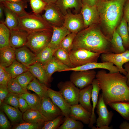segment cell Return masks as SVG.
<instances>
[{
	"mask_svg": "<svg viewBox=\"0 0 129 129\" xmlns=\"http://www.w3.org/2000/svg\"><path fill=\"white\" fill-rule=\"evenodd\" d=\"M96 78L106 105L114 102H129V87L125 75L119 72L108 73L102 69L97 73Z\"/></svg>",
	"mask_w": 129,
	"mask_h": 129,
	"instance_id": "obj_1",
	"label": "cell"
},
{
	"mask_svg": "<svg viewBox=\"0 0 129 129\" xmlns=\"http://www.w3.org/2000/svg\"><path fill=\"white\" fill-rule=\"evenodd\" d=\"M80 49L101 54L113 53L111 40L103 33L99 24L91 25L77 34L72 50Z\"/></svg>",
	"mask_w": 129,
	"mask_h": 129,
	"instance_id": "obj_2",
	"label": "cell"
},
{
	"mask_svg": "<svg viewBox=\"0 0 129 129\" xmlns=\"http://www.w3.org/2000/svg\"><path fill=\"white\" fill-rule=\"evenodd\" d=\"M126 0H99L96 6L101 31L111 40L113 32L123 17V8Z\"/></svg>",
	"mask_w": 129,
	"mask_h": 129,
	"instance_id": "obj_3",
	"label": "cell"
},
{
	"mask_svg": "<svg viewBox=\"0 0 129 129\" xmlns=\"http://www.w3.org/2000/svg\"><path fill=\"white\" fill-rule=\"evenodd\" d=\"M20 29L28 34L46 30H52V26L39 14L28 13L19 17Z\"/></svg>",
	"mask_w": 129,
	"mask_h": 129,
	"instance_id": "obj_4",
	"label": "cell"
},
{
	"mask_svg": "<svg viewBox=\"0 0 129 129\" xmlns=\"http://www.w3.org/2000/svg\"><path fill=\"white\" fill-rule=\"evenodd\" d=\"M53 30H46L28 34L26 46L36 54L48 46Z\"/></svg>",
	"mask_w": 129,
	"mask_h": 129,
	"instance_id": "obj_5",
	"label": "cell"
},
{
	"mask_svg": "<svg viewBox=\"0 0 129 129\" xmlns=\"http://www.w3.org/2000/svg\"><path fill=\"white\" fill-rule=\"evenodd\" d=\"M101 54L100 53L93 52L84 49L72 50L69 53L74 67L90 63L97 62Z\"/></svg>",
	"mask_w": 129,
	"mask_h": 129,
	"instance_id": "obj_6",
	"label": "cell"
},
{
	"mask_svg": "<svg viewBox=\"0 0 129 129\" xmlns=\"http://www.w3.org/2000/svg\"><path fill=\"white\" fill-rule=\"evenodd\" d=\"M57 87L66 101L71 105L78 104L80 89L70 81H61Z\"/></svg>",
	"mask_w": 129,
	"mask_h": 129,
	"instance_id": "obj_7",
	"label": "cell"
},
{
	"mask_svg": "<svg viewBox=\"0 0 129 129\" xmlns=\"http://www.w3.org/2000/svg\"><path fill=\"white\" fill-rule=\"evenodd\" d=\"M42 15L43 18L52 26L60 27L63 26L64 15L55 3H47Z\"/></svg>",
	"mask_w": 129,
	"mask_h": 129,
	"instance_id": "obj_8",
	"label": "cell"
},
{
	"mask_svg": "<svg viewBox=\"0 0 129 129\" xmlns=\"http://www.w3.org/2000/svg\"><path fill=\"white\" fill-rule=\"evenodd\" d=\"M93 70L73 71L70 76V81L80 89L91 85L97 74Z\"/></svg>",
	"mask_w": 129,
	"mask_h": 129,
	"instance_id": "obj_9",
	"label": "cell"
},
{
	"mask_svg": "<svg viewBox=\"0 0 129 129\" xmlns=\"http://www.w3.org/2000/svg\"><path fill=\"white\" fill-rule=\"evenodd\" d=\"M100 57L102 62L113 63L118 68L120 73L126 75V72L123 66L125 64L129 62V49L120 54L102 53Z\"/></svg>",
	"mask_w": 129,
	"mask_h": 129,
	"instance_id": "obj_10",
	"label": "cell"
},
{
	"mask_svg": "<svg viewBox=\"0 0 129 129\" xmlns=\"http://www.w3.org/2000/svg\"><path fill=\"white\" fill-rule=\"evenodd\" d=\"M63 26L70 33H77L84 29V22L81 13H67L64 15Z\"/></svg>",
	"mask_w": 129,
	"mask_h": 129,
	"instance_id": "obj_11",
	"label": "cell"
},
{
	"mask_svg": "<svg viewBox=\"0 0 129 129\" xmlns=\"http://www.w3.org/2000/svg\"><path fill=\"white\" fill-rule=\"evenodd\" d=\"M106 105L102 93L100 94L96 107V112L98 115L96 122L97 128L103 125L109 126L112 121L113 113L112 111L108 110Z\"/></svg>",
	"mask_w": 129,
	"mask_h": 129,
	"instance_id": "obj_12",
	"label": "cell"
},
{
	"mask_svg": "<svg viewBox=\"0 0 129 129\" xmlns=\"http://www.w3.org/2000/svg\"><path fill=\"white\" fill-rule=\"evenodd\" d=\"M39 111L49 120H53L63 115L60 109L54 103L49 97L42 99Z\"/></svg>",
	"mask_w": 129,
	"mask_h": 129,
	"instance_id": "obj_13",
	"label": "cell"
},
{
	"mask_svg": "<svg viewBox=\"0 0 129 129\" xmlns=\"http://www.w3.org/2000/svg\"><path fill=\"white\" fill-rule=\"evenodd\" d=\"M84 21L85 29L94 24H99V15L96 6L83 5L81 10Z\"/></svg>",
	"mask_w": 129,
	"mask_h": 129,
	"instance_id": "obj_14",
	"label": "cell"
},
{
	"mask_svg": "<svg viewBox=\"0 0 129 129\" xmlns=\"http://www.w3.org/2000/svg\"><path fill=\"white\" fill-rule=\"evenodd\" d=\"M101 69L107 70L109 73H113L119 72L118 68L112 63L110 62H94L88 63L82 66L69 68L65 70L64 71H82Z\"/></svg>",
	"mask_w": 129,
	"mask_h": 129,
	"instance_id": "obj_15",
	"label": "cell"
},
{
	"mask_svg": "<svg viewBox=\"0 0 129 129\" xmlns=\"http://www.w3.org/2000/svg\"><path fill=\"white\" fill-rule=\"evenodd\" d=\"M48 91L49 97L60 109L63 115L65 117H69L71 105L66 101L60 92L49 88Z\"/></svg>",
	"mask_w": 129,
	"mask_h": 129,
	"instance_id": "obj_16",
	"label": "cell"
},
{
	"mask_svg": "<svg viewBox=\"0 0 129 129\" xmlns=\"http://www.w3.org/2000/svg\"><path fill=\"white\" fill-rule=\"evenodd\" d=\"M91 114L80 104H77L71 106L69 117L85 124H89Z\"/></svg>",
	"mask_w": 129,
	"mask_h": 129,
	"instance_id": "obj_17",
	"label": "cell"
},
{
	"mask_svg": "<svg viewBox=\"0 0 129 129\" xmlns=\"http://www.w3.org/2000/svg\"><path fill=\"white\" fill-rule=\"evenodd\" d=\"M28 35L20 29L11 31L9 46L16 49L26 46Z\"/></svg>",
	"mask_w": 129,
	"mask_h": 129,
	"instance_id": "obj_18",
	"label": "cell"
},
{
	"mask_svg": "<svg viewBox=\"0 0 129 129\" xmlns=\"http://www.w3.org/2000/svg\"><path fill=\"white\" fill-rule=\"evenodd\" d=\"M52 27L53 33L48 46L56 50L60 47V43L64 38L70 32L63 26L60 27L52 26Z\"/></svg>",
	"mask_w": 129,
	"mask_h": 129,
	"instance_id": "obj_19",
	"label": "cell"
},
{
	"mask_svg": "<svg viewBox=\"0 0 129 129\" xmlns=\"http://www.w3.org/2000/svg\"><path fill=\"white\" fill-rule=\"evenodd\" d=\"M26 46L16 49V60L27 67L33 63L36 54Z\"/></svg>",
	"mask_w": 129,
	"mask_h": 129,
	"instance_id": "obj_20",
	"label": "cell"
},
{
	"mask_svg": "<svg viewBox=\"0 0 129 129\" xmlns=\"http://www.w3.org/2000/svg\"><path fill=\"white\" fill-rule=\"evenodd\" d=\"M28 71L40 82L46 85L50 79L46 72L44 65L38 62L35 63L27 67Z\"/></svg>",
	"mask_w": 129,
	"mask_h": 129,
	"instance_id": "obj_21",
	"label": "cell"
},
{
	"mask_svg": "<svg viewBox=\"0 0 129 129\" xmlns=\"http://www.w3.org/2000/svg\"><path fill=\"white\" fill-rule=\"evenodd\" d=\"M92 88V86L91 84L80 89L79 97L80 104L91 113L92 107L91 104L90 100Z\"/></svg>",
	"mask_w": 129,
	"mask_h": 129,
	"instance_id": "obj_22",
	"label": "cell"
},
{
	"mask_svg": "<svg viewBox=\"0 0 129 129\" xmlns=\"http://www.w3.org/2000/svg\"><path fill=\"white\" fill-rule=\"evenodd\" d=\"M15 49L10 46L0 49V66L6 68L16 59Z\"/></svg>",
	"mask_w": 129,
	"mask_h": 129,
	"instance_id": "obj_23",
	"label": "cell"
},
{
	"mask_svg": "<svg viewBox=\"0 0 129 129\" xmlns=\"http://www.w3.org/2000/svg\"><path fill=\"white\" fill-rule=\"evenodd\" d=\"M55 4L64 15L69 8H74L76 13L80 11L83 4L81 0H58Z\"/></svg>",
	"mask_w": 129,
	"mask_h": 129,
	"instance_id": "obj_24",
	"label": "cell"
},
{
	"mask_svg": "<svg viewBox=\"0 0 129 129\" xmlns=\"http://www.w3.org/2000/svg\"><path fill=\"white\" fill-rule=\"evenodd\" d=\"M47 75L50 79L54 72L64 71L66 69L70 68L57 59L54 56L49 61L44 65Z\"/></svg>",
	"mask_w": 129,
	"mask_h": 129,
	"instance_id": "obj_25",
	"label": "cell"
},
{
	"mask_svg": "<svg viewBox=\"0 0 129 129\" xmlns=\"http://www.w3.org/2000/svg\"><path fill=\"white\" fill-rule=\"evenodd\" d=\"M5 19L4 23L11 31L20 29L19 17L14 13L4 6Z\"/></svg>",
	"mask_w": 129,
	"mask_h": 129,
	"instance_id": "obj_26",
	"label": "cell"
},
{
	"mask_svg": "<svg viewBox=\"0 0 129 129\" xmlns=\"http://www.w3.org/2000/svg\"><path fill=\"white\" fill-rule=\"evenodd\" d=\"M27 88V90L35 92L41 99L49 97L48 88L46 84L40 82L35 77L28 85Z\"/></svg>",
	"mask_w": 129,
	"mask_h": 129,
	"instance_id": "obj_27",
	"label": "cell"
},
{
	"mask_svg": "<svg viewBox=\"0 0 129 129\" xmlns=\"http://www.w3.org/2000/svg\"><path fill=\"white\" fill-rule=\"evenodd\" d=\"M92 86L91 98L92 102V110L90 122L89 127L91 128L93 124L96 122V117L94 113V110L98 102V97L101 89L99 86L97 80L95 78L91 84Z\"/></svg>",
	"mask_w": 129,
	"mask_h": 129,
	"instance_id": "obj_28",
	"label": "cell"
},
{
	"mask_svg": "<svg viewBox=\"0 0 129 129\" xmlns=\"http://www.w3.org/2000/svg\"><path fill=\"white\" fill-rule=\"evenodd\" d=\"M23 120L33 123H44L49 120L38 110L31 109L23 113Z\"/></svg>",
	"mask_w": 129,
	"mask_h": 129,
	"instance_id": "obj_29",
	"label": "cell"
},
{
	"mask_svg": "<svg viewBox=\"0 0 129 129\" xmlns=\"http://www.w3.org/2000/svg\"><path fill=\"white\" fill-rule=\"evenodd\" d=\"M1 105L2 110L12 123H16L22 121L23 113L19 109L3 102Z\"/></svg>",
	"mask_w": 129,
	"mask_h": 129,
	"instance_id": "obj_30",
	"label": "cell"
},
{
	"mask_svg": "<svg viewBox=\"0 0 129 129\" xmlns=\"http://www.w3.org/2000/svg\"><path fill=\"white\" fill-rule=\"evenodd\" d=\"M3 4L5 6L15 14L19 17L24 16L28 13L25 10L27 7L26 1L22 0L15 2L7 1Z\"/></svg>",
	"mask_w": 129,
	"mask_h": 129,
	"instance_id": "obj_31",
	"label": "cell"
},
{
	"mask_svg": "<svg viewBox=\"0 0 129 129\" xmlns=\"http://www.w3.org/2000/svg\"><path fill=\"white\" fill-rule=\"evenodd\" d=\"M115 30L121 38L124 46L126 50L129 49V34L128 23L123 17Z\"/></svg>",
	"mask_w": 129,
	"mask_h": 129,
	"instance_id": "obj_32",
	"label": "cell"
},
{
	"mask_svg": "<svg viewBox=\"0 0 129 129\" xmlns=\"http://www.w3.org/2000/svg\"><path fill=\"white\" fill-rule=\"evenodd\" d=\"M56 50L47 46L36 54L33 63L38 62L44 65L53 58Z\"/></svg>",
	"mask_w": 129,
	"mask_h": 129,
	"instance_id": "obj_33",
	"label": "cell"
},
{
	"mask_svg": "<svg viewBox=\"0 0 129 129\" xmlns=\"http://www.w3.org/2000/svg\"><path fill=\"white\" fill-rule=\"evenodd\" d=\"M108 105L117 112L124 119L129 120V102H114Z\"/></svg>",
	"mask_w": 129,
	"mask_h": 129,
	"instance_id": "obj_34",
	"label": "cell"
},
{
	"mask_svg": "<svg viewBox=\"0 0 129 129\" xmlns=\"http://www.w3.org/2000/svg\"><path fill=\"white\" fill-rule=\"evenodd\" d=\"M19 95L25 100L31 109L39 111L42 99L38 95L27 92Z\"/></svg>",
	"mask_w": 129,
	"mask_h": 129,
	"instance_id": "obj_35",
	"label": "cell"
},
{
	"mask_svg": "<svg viewBox=\"0 0 129 129\" xmlns=\"http://www.w3.org/2000/svg\"><path fill=\"white\" fill-rule=\"evenodd\" d=\"M5 69L11 75L12 78H15L18 75L28 70L27 67L16 59L10 65L5 68Z\"/></svg>",
	"mask_w": 129,
	"mask_h": 129,
	"instance_id": "obj_36",
	"label": "cell"
},
{
	"mask_svg": "<svg viewBox=\"0 0 129 129\" xmlns=\"http://www.w3.org/2000/svg\"><path fill=\"white\" fill-rule=\"evenodd\" d=\"M111 43L113 53L120 54L126 51L123 45L122 40L116 30L113 33L111 40Z\"/></svg>",
	"mask_w": 129,
	"mask_h": 129,
	"instance_id": "obj_37",
	"label": "cell"
},
{
	"mask_svg": "<svg viewBox=\"0 0 129 129\" xmlns=\"http://www.w3.org/2000/svg\"><path fill=\"white\" fill-rule=\"evenodd\" d=\"M11 31L4 22L0 23V49L9 46Z\"/></svg>",
	"mask_w": 129,
	"mask_h": 129,
	"instance_id": "obj_38",
	"label": "cell"
},
{
	"mask_svg": "<svg viewBox=\"0 0 129 129\" xmlns=\"http://www.w3.org/2000/svg\"><path fill=\"white\" fill-rule=\"evenodd\" d=\"M54 56L70 68L74 67L71 62L69 54L63 48H59L56 49L54 53Z\"/></svg>",
	"mask_w": 129,
	"mask_h": 129,
	"instance_id": "obj_39",
	"label": "cell"
},
{
	"mask_svg": "<svg viewBox=\"0 0 129 129\" xmlns=\"http://www.w3.org/2000/svg\"><path fill=\"white\" fill-rule=\"evenodd\" d=\"M82 123L68 117H64L63 123L58 129H82L84 127Z\"/></svg>",
	"mask_w": 129,
	"mask_h": 129,
	"instance_id": "obj_40",
	"label": "cell"
},
{
	"mask_svg": "<svg viewBox=\"0 0 129 129\" xmlns=\"http://www.w3.org/2000/svg\"><path fill=\"white\" fill-rule=\"evenodd\" d=\"M35 77L28 70L18 75L15 78L22 87L24 89L27 90V86Z\"/></svg>",
	"mask_w": 129,
	"mask_h": 129,
	"instance_id": "obj_41",
	"label": "cell"
},
{
	"mask_svg": "<svg viewBox=\"0 0 129 129\" xmlns=\"http://www.w3.org/2000/svg\"><path fill=\"white\" fill-rule=\"evenodd\" d=\"M7 86L10 92L19 95L28 92L22 87L15 78H12L8 83Z\"/></svg>",
	"mask_w": 129,
	"mask_h": 129,
	"instance_id": "obj_42",
	"label": "cell"
},
{
	"mask_svg": "<svg viewBox=\"0 0 129 129\" xmlns=\"http://www.w3.org/2000/svg\"><path fill=\"white\" fill-rule=\"evenodd\" d=\"M77 33H70L67 35L62 41L60 47L69 54L72 50L73 43Z\"/></svg>",
	"mask_w": 129,
	"mask_h": 129,
	"instance_id": "obj_43",
	"label": "cell"
},
{
	"mask_svg": "<svg viewBox=\"0 0 129 129\" xmlns=\"http://www.w3.org/2000/svg\"><path fill=\"white\" fill-rule=\"evenodd\" d=\"M64 117L61 115L53 120L45 121L42 129H58L64 122Z\"/></svg>",
	"mask_w": 129,
	"mask_h": 129,
	"instance_id": "obj_44",
	"label": "cell"
},
{
	"mask_svg": "<svg viewBox=\"0 0 129 129\" xmlns=\"http://www.w3.org/2000/svg\"><path fill=\"white\" fill-rule=\"evenodd\" d=\"M45 122L36 123L24 121L16 124L13 126L12 129H42Z\"/></svg>",
	"mask_w": 129,
	"mask_h": 129,
	"instance_id": "obj_45",
	"label": "cell"
},
{
	"mask_svg": "<svg viewBox=\"0 0 129 129\" xmlns=\"http://www.w3.org/2000/svg\"><path fill=\"white\" fill-rule=\"evenodd\" d=\"M30 5L34 13L39 14L43 10L47 3L43 0H30Z\"/></svg>",
	"mask_w": 129,
	"mask_h": 129,
	"instance_id": "obj_46",
	"label": "cell"
},
{
	"mask_svg": "<svg viewBox=\"0 0 129 129\" xmlns=\"http://www.w3.org/2000/svg\"><path fill=\"white\" fill-rule=\"evenodd\" d=\"M19 96L18 94L10 92L3 102L19 109Z\"/></svg>",
	"mask_w": 129,
	"mask_h": 129,
	"instance_id": "obj_47",
	"label": "cell"
},
{
	"mask_svg": "<svg viewBox=\"0 0 129 129\" xmlns=\"http://www.w3.org/2000/svg\"><path fill=\"white\" fill-rule=\"evenodd\" d=\"M12 78L11 75L6 71L5 68L0 66V85L7 86Z\"/></svg>",
	"mask_w": 129,
	"mask_h": 129,
	"instance_id": "obj_48",
	"label": "cell"
},
{
	"mask_svg": "<svg viewBox=\"0 0 129 129\" xmlns=\"http://www.w3.org/2000/svg\"><path fill=\"white\" fill-rule=\"evenodd\" d=\"M11 124L4 112H0V129H7L11 127Z\"/></svg>",
	"mask_w": 129,
	"mask_h": 129,
	"instance_id": "obj_49",
	"label": "cell"
},
{
	"mask_svg": "<svg viewBox=\"0 0 129 129\" xmlns=\"http://www.w3.org/2000/svg\"><path fill=\"white\" fill-rule=\"evenodd\" d=\"M18 107L22 113L27 110L31 109L25 100L20 97L19 95Z\"/></svg>",
	"mask_w": 129,
	"mask_h": 129,
	"instance_id": "obj_50",
	"label": "cell"
},
{
	"mask_svg": "<svg viewBox=\"0 0 129 129\" xmlns=\"http://www.w3.org/2000/svg\"><path fill=\"white\" fill-rule=\"evenodd\" d=\"M123 18L129 23V0H126L124 5L123 10Z\"/></svg>",
	"mask_w": 129,
	"mask_h": 129,
	"instance_id": "obj_51",
	"label": "cell"
},
{
	"mask_svg": "<svg viewBox=\"0 0 129 129\" xmlns=\"http://www.w3.org/2000/svg\"><path fill=\"white\" fill-rule=\"evenodd\" d=\"M10 93L7 86L0 85V100L3 102Z\"/></svg>",
	"mask_w": 129,
	"mask_h": 129,
	"instance_id": "obj_52",
	"label": "cell"
},
{
	"mask_svg": "<svg viewBox=\"0 0 129 129\" xmlns=\"http://www.w3.org/2000/svg\"><path fill=\"white\" fill-rule=\"evenodd\" d=\"M99 0H81L83 5L96 6Z\"/></svg>",
	"mask_w": 129,
	"mask_h": 129,
	"instance_id": "obj_53",
	"label": "cell"
},
{
	"mask_svg": "<svg viewBox=\"0 0 129 129\" xmlns=\"http://www.w3.org/2000/svg\"><path fill=\"white\" fill-rule=\"evenodd\" d=\"M123 66L126 72V74L125 76L127 79V84L129 87V62L125 64Z\"/></svg>",
	"mask_w": 129,
	"mask_h": 129,
	"instance_id": "obj_54",
	"label": "cell"
},
{
	"mask_svg": "<svg viewBox=\"0 0 129 129\" xmlns=\"http://www.w3.org/2000/svg\"><path fill=\"white\" fill-rule=\"evenodd\" d=\"M4 6L3 4L0 3V22H4Z\"/></svg>",
	"mask_w": 129,
	"mask_h": 129,
	"instance_id": "obj_55",
	"label": "cell"
},
{
	"mask_svg": "<svg viewBox=\"0 0 129 129\" xmlns=\"http://www.w3.org/2000/svg\"><path fill=\"white\" fill-rule=\"evenodd\" d=\"M119 128L120 129H129V123L125 121L120 124Z\"/></svg>",
	"mask_w": 129,
	"mask_h": 129,
	"instance_id": "obj_56",
	"label": "cell"
},
{
	"mask_svg": "<svg viewBox=\"0 0 129 129\" xmlns=\"http://www.w3.org/2000/svg\"><path fill=\"white\" fill-rule=\"evenodd\" d=\"M111 127H109V126L103 125L99 127H96L93 126L91 128L92 129H112Z\"/></svg>",
	"mask_w": 129,
	"mask_h": 129,
	"instance_id": "obj_57",
	"label": "cell"
},
{
	"mask_svg": "<svg viewBox=\"0 0 129 129\" xmlns=\"http://www.w3.org/2000/svg\"><path fill=\"white\" fill-rule=\"evenodd\" d=\"M47 3H55L58 0H43Z\"/></svg>",
	"mask_w": 129,
	"mask_h": 129,
	"instance_id": "obj_58",
	"label": "cell"
},
{
	"mask_svg": "<svg viewBox=\"0 0 129 129\" xmlns=\"http://www.w3.org/2000/svg\"><path fill=\"white\" fill-rule=\"evenodd\" d=\"M22 0H6L7 1L11 2H17L18 1H21Z\"/></svg>",
	"mask_w": 129,
	"mask_h": 129,
	"instance_id": "obj_59",
	"label": "cell"
},
{
	"mask_svg": "<svg viewBox=\"0 0 129 129\" xmlns=\"http://www.w3.org/2000/svg\"><path fill=\"white\" fill-rule=\"evenodd\" d=\"M7 1L6 0H0V3L3 4Z\"/></svg>",
	"mask_w": 129,
	"mask_h": 129,
	"instance_id": "obj_60",
	"label": "cell"
},
{
	"mask_svg": "<svg viewBox=\"0 0 129 129\" xmlns=\"http://www.w3.org/2000/svg\"><path fill=\"white\" fill-rule=\"evenodd\" d=\"M128 32H129V23H128Z\"/></svg>",
	"mask_w": 129,
	"mask_h": 129,
	"instance_id": "obj_61",
	"label": "cell"
},
{
	"mask_svg": "<svg viewBox=\"0 0 129 129\" xmlns=\"http://www.w3.org/2000/svg\"><path fill=\"white\" fill-rule=\"evenodd\" d=\"M24 0L26 1L27 0Z\"/></svg>",
	"mask_w": 129,
	"mask_h": 129,
	"instance_id": "obj_62",
	"label": "cell"
},
{
	"mask_svg": "<svg viewBox=\"0 0 129 129\" xmlns=\"http://www.w3.org/2000/svg\"></svg>",
	"mask_w": 129,
	"mask_h": 129,
	"instance_id": "obj_63",
	"label": "cell"
}]
</instances>
